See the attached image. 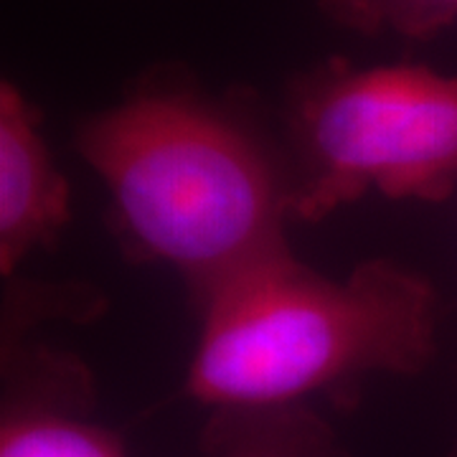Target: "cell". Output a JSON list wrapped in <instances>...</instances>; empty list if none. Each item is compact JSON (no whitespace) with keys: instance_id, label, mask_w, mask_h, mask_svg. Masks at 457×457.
<instances>
[{"instance_id":"obj_1","label":"cell","mask_w":457,"mask_h":457,"mask_svg":"<svg viewBox=\"0 0 457 457\" xmlns=\"http://www.w3.org/2000/svg\"><path fill=\"white\" fill-rule=\"evenodd\" d=\"M74 147L104 183L125 257L173 270L196 311L293 252V161L249 87L213 92L188 66H147L84 117Z\"/></svg>"},{"instance_id":"obj_2","label":"cell","mask_w":457,"mask_h":457,"mask_svg":"<svg viewBox=\"0 0 457 457\" xmlns=\"http://www.w3.org/2000/svg\"><path fill=\"white\" fill-rule=\"evenodd\" d=\"M183 396L209 409L356 404L371 376L420 374L437 348V293L389 260L333 279L293 252L198 308Z\"/></svg>"},{"instance_id":"obj_3","label":"cell","mask_w":457,"mask_h":457,"mask_svg":"<svg viewBox=\"0 0 457 457\" xmlns=\"http://www.w3.org/2000/svg\"><path fill=\"white\" fill-rule=\"evenodd\" d=\"M295 221L381 194L440 204L457 188V77L420 64L328 56L285 87Z\"/></svg>"},{"instance_id":"obj_4","label":"cell","mask_w":457,"mask_h":457,"mask_svg":"<svg viewBox=\"0 0 457 457\" xmlns=\"http://www.w3.org/2000/svg\"><path fill=\"white\" fill-rule=\"evenodd\" d=\"M92 409V376L74 356L5 351L0 457H128Z\"/></svg>"},{"instance_id":"obj_5","label":"cell","mask_w":457,"mask_h":457,"mask_svg":"<svg viewBox=\"0 0 457 457\" xmlns=\"http://www.w3.org/2000/svg\"><path fill=\"white\" fill-rule=\"evenodd\" d=\"M71 221V188L41 132V112L16 82H0V272L51 249Z\"/></svg>"},{"instance_id":"obj_6","label":"cell","mask_w":457,"mask_h":457,"mask_svg":"<svg viewBox=\"0 0 457 457\" xmlns=\"http://www.w3.org/2000/svg\"><path fill=\"white\" fill-rule=\"evenodd\" d=\"M198 450L204 457H351L311 407L212 409Z\"/></svg>"},{"instance_id":"obj_7","label":"cell","mask_w":457,"mask_h":457,"mask_svg":"<svg viewBox=\"0 0 457 457\" xmlns=\"http://www.w3.org/2000/svg\"><path fill=\"white\" fill-rule=\"evenodd\" d=\"M338 29L361 36L427 41L457 23V0H315Z\"/></svg>"}]
</instances>
